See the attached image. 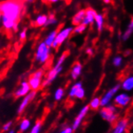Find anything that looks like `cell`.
Returning a JSON list of instances; mask_svg holds the SVG:
<instances>
[{
  "label": "cell",
  "mask_w": 133,
  "mask_h": 133,
  "mask_svg": "<svg viewBox=\"0 0 133 133\" xmlns=\"http://www.w3.org/2000/svg\"><path fill=\"white\" fill-rule=\"evenodd\" d=\"M24 3L20 0H3L0 2L2 27L6 31H17L19 22L24 12Z\"/></svg>",
  "instance_id": "obj_1"
},
{
  "label": "cell",
  "mask_w": 133,
  "mask_h": 133,
  "mask_svg": "<svg viewBox=\"0 0 133 133\" xmlns=\"http://www.w3.org/2000/svg\"><path fill=\"white\" fill-rule=\"evenodd\" d=\"M69 55H70V52L68 51H65L59 56V58L56 59L53 68H50L48 71V72L45 74L42 88L49 87V85L58 77V75L63 71V65H64L66 59H67V57L69 56Z\"/></svg>",
  "instance_id": "obj_2"
},
{
  "label": "cell",
  "mask_w": 133,
  "mask_h": 133,
  "mask_svg": "<svg viewBox=\"0 0 133 133\" xmlns=\"http://www.w3.org/2000/svg\"><path fill=\"white\" fill-rule=\"evenodd\" d=\"M119 109L114 103H111L106 107L99 109L100 117L110 124H114L119 119Z\"/></svg>",
  "instance_id": "obj_3"
},
{
  "label": "cell",
  "mask_w": 133,
  "mask_h": 133,
  "mask_svg": "<svg viewBox=\"0 0 133 133\" xmlns=\"http://www.w3.org/2000/svg\"><path fill=\"white\" fill-rule=\"evenodd\" d=\"M51 47L47 46L44 41L41 42L37 45L35 51V60L41 65L46 64L51 58Z\"/></svg>",
  "instance_id": "obj_4"
},
{
  "label": "cell",
  "mask_w": 133,
  "mask_h": 133,
  "mask_svg": "<svg viewBox=\"0 0 133 133\" xmlns=\"http://www.w3.org/2000/svg\"><path fill=\"white\" fill-rule=\"evenodd\" d=\"M45 76V71L43 68H40L36 70L27 79L32 91H37L40 88H42L43 81Z\"/></svg>",
  "instance_id": "obj_5"
},
{
  "label": "cell",
  "mask_w": 133,
  "mask_h": 133,
  "mask_svg": "<svg viewBox=\"0 0 133 133\" xmlns=\"http://www.w3.org/2000/svg\"><path fill=\"white\" fill-rule=\"evenodd\" d=\"M73 26H66L64 27L62 29H60L55 39V41L53 42L52 45V49L57 50L59 47L65 43V41L68 39V38L73 35Z\"/></svg>",
  "instance_id": "obj_6"
},
{
  "label": "cell",
  "mask_w": 133,
  "mask_h": 133,
  "mask_svg": "<svg viewBox=\"0 0 133 133\" xmlns=\"http://www.w3.org/2000/svg\"><path fill=\"white\" fill-rule=\"evenodd\" d=\"M121 89L120 83L119 84H115L113 87H111L110 89H108L102 96L100 97L101 98V107H106L109 104L112 103L113 99L116 96V94L119 92V90Z\"/></svg>",
  "instance_id": "obj_7"
},
{
  "label": "cell",
  "mask_w": 133,
  "mask_h": 133,
  "mask_svg": "<svg viewBox=\"0 0 133 133\" xmlns=\"http://www.w3.org/2000/svg\"><path fill=\"white\" fill-rule=\"evenodd\" d=\"M131 100L132 98L128 92L122 91L116 94V96L113 99V103L118 108H125L129 106V104L131 103Z\"/></svg>",
  "instance_id": "obj_8"
},
{
  "label": "cell",
  "mask_w": 133,
  "mask_h": 133,
  "mask_svg": "<svg viewBox=\"0 0 133 133\" xmlns=\"http://www.w3.org/2000/svg\"><path fill=\"white\" fill-rule=\"evenodd\" d=\"M90 107L87 104V105H85L83 106L78 111V115L76 116V117L74 118L73 121V123H72V128L74 131H77L80 128L82 122L84 121L85 118L86 117V116L88 115V113L90 111Z\"/></svg>",
  "instance_id": "obj_9"
},
{
  "label": "cell",
  "mask_w": 133,
  "mask_h": 133,
  "mask_svg": "<svg viewBox=\"0 0 133 133\" xmlns=\"http://www.w3.org/2000/svg\"><path fill=\"white\" fill-rule=\"evenodd\" d=\"M130 124L129 119L127 117H123L119 119L115 123H114L112 129L110 133H126Z\"/></svg>",
  "instance_id": "obj_10"
},
{
  "label": "cell",
  "mask_w": 133,
  "mask_h": 133,
  "mask_svg": "<svg viewBox=\"0 0 133 133\" xmlns=\"http://www.w3.org/2000/svg\"><path fill=\"white\" fill-rule=\"evenodd\" d=\"M30 91H32V89L29 83L26 80H23L21 81L20 85H19V87L14 91V96L17 99L23 98L25 96H27Z\"/></svg>",
  "instance_id": "obj_11"
},
{
  "label": "cell",
  "mask_w": 133,
  "mask_h": 133,
  "mask_svg": "<svg viewBox=\"0 0 133 133\" xmlns=\"http://www.w3.org/2000/svg\"><path fill=\"white\" fill-rule=\"evenodd\" d=\"M36 91H30L29 93H28L27 96H25L24 97H23L20 103V105H19L18 107V113L19 114H21L24 111V110L27 108V107L29 105V103L36 98Z\"/></svg>",
  "instance_id": "obj_12"
},
{
  "label": "cell",
  "mask_w": 133,
  "mask_h": 133,
  "mask_svg": "<svg viewBox=\"0 0 133 133\" xmlns=\"http://www.w3.org/2000/svg\"><path fill=\"white\" fill-rule=\"evenodd\" d=\"M82 69H83V66L82 64V63H80L79 61L75 62L72 68L70 69V77L72 80L76 81L80 76L82 73Z\"/></svg>",
  "instance_id": "obj_13"
},
{
  "label": "cell",
  "mask_w": 133,
  "mask_h": 133,
  "mask_svg": "<svg viewBox=\"0 0 133 133\" xmlns=\"http://www.w3.org/2000/svg\"><path fill=\"white\" fill-rule=\"evenodd\" d=\"M97 15V12L95 10H94L91 7H88L85 9V15L84 17V19L82 21V24H85V26H90L94 23V18Z\"/></svg>",
  "instance_id": "obj_14"
},
{
  "label": "cell",
  "mask_w": 133,
  "mask_h": 133,
  "mask_svg": "<svg viewBox=\"0 0 133 133\" xmlns=\"http://www.w3.org/2000/svg\"><path fill=\"white\" fill-rule=\"evenodd\" d=\"M120 87L123 91L128 93L133 91V75H130L123 79L120 83Z\"/></svg>",
  "instance_id": "obj_15"
},
{
  "label": "cell",
  "mask_w": 133,
  "mask_h": 133,
  "mask_svg": "<svg viewBox=\"0 0 133 133\" xmlns=\"http://www.w3.org/2000/svg\"><path fill=\"white\" fill-rule=\"evenodd\" d=\"M85 15V9H81V10L76 12L75 15H73V16L72 17L71 19L72 25L75 26L81 24L84 19Z\"/></svg>",
  "instance_id": "obj_16"
},
{
  "label": "cell",
  "mask_w": 133,
  "mask_h": 133,
  "mask_svg": "<svg viewBox=\"0 0 133 133\" xmlns=\"http://www.w3.org/2000/svg\"><path fill=\"white\" fill-rule=\"evenodd\" d=\"M59 30H60V27H58L57 29H54L52 31H50L48 35H47V36L45 37V39L44 40L45 44L48 46L51 47V48H52V45H53V42L55 41V39H56V35H57Z\"/></svg>",
  "instance_id": "obj_17"
},
{
  "label": "cell",
  "mask_w": 133,
  "mask_h": 133,
  "mask_svg": "<svg viewBox=\"0 0 133 133\" xmlns=\"http://www.w3.org/2000/svg\"><path fill=\"white\" fill-rule=\"evenodd\" d=\"M48 18H49L48 15H45V14L38 15L34 20V24L36 26H38V27L45 26L47 21H48Z\"/></svg>",
  "instance_id": "obj_18"
},
{
  "label": "cell",
  "mask_w": 133,
  "mask_h": 133,
  "mask_svg": "<svg viewBox=\"0 0 133 133\" xmlns=\"http://www.w3.org/2000/svg\"><path fill=\"white\" fill-rule=\"evenodd\" d=\"M82 86H83V84L81 81H77V82L73 83L70 88V90L68 92V98L70 99H75V94H76V92H77L78 89Z\"/></svg>",
  "instance_id": "obj_19"
},
{
  "label": "cell",
  "mask_w": 133,
  "mask_h": 133,
  "mask_svg": "<svg viewBox=\"0 0 133 133\" xmlns=\"http://www.w3.org/2000/svg\"><path fill=\"white\" fill-rule=\"evenodd\" d=\"M132 34H133V16L131 18V20L128 25L127 29L123 33L121 36V39L123 41H127L128 39H129V38L131 36Z\"/></svg>",
  "instance_id": "obj_20"
},
{
  "label": "cell",
  "mask_w": 133,
  "mask_h": 133,
  "mask_svg": "<svg viewBox=\"0 0 133 133\" xmlns=\"http://www.w3.org/2000/svg\"><path fill=\"white\" fill-rule=\"evenodd\" d=\"M89 107L90 109L92 111H98L99 110L101 107V98L99 96H94L93 97L90 102H89Z\"/></svg>",
  "instance_id": "obj_21"
},
{
  "label": "cell",
  "mask_w": 133,
  "mask_h": 133,
  "mask_svg": "<svg viewBox=\"0 0 133 133\" xmlns=\"http://www.w3.org/2000/svg\"><path fill=\"white\" fill-rule=\"evenodd\" d=\"M94 23H95L96 29L100 33L102 31L103 27H104V17L102 14L97 13L95 18H94Z\"/></svg>",
  "instance_id": "obj_22"
},
{
  "label": "cell",
  "mask_w": 133,
  "mask_h": 133,
  "mask_svg": "<svg viewBox=\"0 0 133 133\" xmlns=\"http://www.w3.org/2000/svg\"><path fill=\"white\" fill-rule=\"evenodd\" d=\"M32 128V123L30 119H24L21 120L20 123V125H19V130L20 132H25L28 131Z\"/></svg>",
  "instance_id": "obj_23"
},
{
  "label": "cell",
  "mask_w": 133,
  "mask_h": 133,
  "mask_svg": "<svg viewBox=\"0 0 133 133\" xmlns=\"http://www.w3.org/2000/svg\"><path fill=\"white\" fill-rule=\"evenodd\" d=\"M65 96V91L63 88H56L53 93V99L56 102L61 101Z\"/></svg>",
  "instance_id": "obj_24"
},
{
  "label": "cell",
  "mask_w": 133,
  "mask_h": 133,
  "mask_svg": "<svg viewBox=\"0 0 133 133\" xmlns=\"http://www.w3.org/2000/svg\"><path fill=\"white\" fill-rule=\"evenodd\" d=\"M42 126H43V123H42L41 120L36 121L32 126V128H30V131L28 133H41V129H42Z\"/></svg>",
  "instance_id": "obj_25"
},
{
  "label": "cell",
  "mask_w": 133,
  "mask_h": 133,
  "mask_svg": "<svg viewBox=\"0 0 133 133\" xmlns=\"http://www.w3.org/2000/svg\"><path fill=\"white\" fill-rule=\"evenodd\" d=\"M87 29V26L85 24H79L78 26H73V35H82L83 34Z\"/></svg>",
  "instance_id": "obj_26"
},
{
  "label": "cell",
  "mask_w": 133,
  "mask_h": 133,
  "mask_svg": "<svg viewBox=\"0 0 133 133\" xmlns=\"http://www.w3.org/2000/svg\"><path fill=\"white\" fill-rule=\"evenodd\" d=\"M85 95H86V92H85V88L82 87L79 88L75 94V99H84L85 98Z\"/></svg>",
  "instance_id": "obj_27"
},
{
  "label": "cell",
  "mask_w": 133,
  "mask_h": 133,
  "mask_svg": "<svg viewBox=\"0 0 133 133\" xmlns=\"http://www.w3.org/2000/svg\"><path fill=\"white\" fill-rule=\"evenodd\" d=\"M123 59L121 55H116L112 59V64L115 68H120L123 64Z\"/></svg>",
  "instance_id": "obj_28"
},
{
  "label": "cell",
  "mask_w": 133,
  "mask_h": 133,
  "mask_svg": "<svg viewBox=\"0 0 133 133\" xmlns=\"http://www.w3.org/2000/svg\"><path fill=\"white\" fill-rule=\"evenodd\" d=\"M57 23V19L55 16L54 14H50L49 15V18H48V21H47V23L45 25V26H53L56 25Z\"/></svg>",
  "instance_id": "obj_29"
},
{
  "label": "cell",
  "mask_w": 133,
  "mask_h": 133,
  "mask_svg": "<svg viewBox=\"0 0 133 133\" xmlns=\"http://www.w3.org/2000/svg\"><path fill=\"white\" fill-rule=\"evenodd\" d=\"M27 28H23V29L20 31L19 34V38L21 41H24L27 39Z\"/></svg>",
  "instance_id": "obj_30"
},
{
  "label": "cell",
  "mask_w": 133,
  "mask_h": 133,
  "mask_svg": "<svg viewBox=\"0 0 133 133\" xmlns=\"http://www.w3.org/2000/svg\"><path fill=\"white\" fill-rule=\"evenodd\" d=\"M74 130L73 129L71 125H67L65 126L64 128H62L61 130H60V131L58 133H73Z\"/></svg>",
  "instance_id": "obj_31"
},
{
  "label": "cell",
  "mask_w": 133,
  "mask_h": 133,
  "mask_svg": "<svg viewBox=\"0 0 133 133\" xmlns=\"http://www.w3.org/2000/svg\"><path fill=\"white\" fill-rule=\"evenodd\" d=\"M12 126V121H8L6 123H4L3 128H2V130L3 131H9L11 130V128Z\"/></svg>",
  "instance_id": "obj_32"
},
{
  "label": "cell",
  "mask_w": 133,
  "mask_h": 133,
  "mask_svg": "<svg viewBox=\"0 0 133 133\" xmlns=\"http://www.w3.org/2000/svg\"><path fill=\"white\" fill-rule=\"evenodd\" d=\"M85 53H86L89 56H93L94 51L92 47H88V48H86V50H85Z\"/></svg>",
  "instance_id": "obj_33"
},
{
  "label": "cell",
  "mask_w": 133,
  "mask_h": 133,
  "mask_svg": "<svg viewBox=\"0 0 133 133\" xmlns=\"http://www.w3.org/2000/svg\"><path fill=\"white\" fill-rule=\"evenodd\" d=\"M43 1L48 4H54V3H58L61 0H43Z\"/></svg>",
  "instance_id": "obj_34"
},
{
  "label": "cell",
  "mask_w": 133,
  "mask_h": 133,
  "mask_svg": "<svg viewBox=\"0 0 133 133\" xmlns=\"http://www.w3.org/2000/svg\"><path fill=\"white\" fill-rule=\"evenodd\" d=\"M20 1L22 2V3H32L34 0H20Z\"/></svg>",
  "instance_id": "obj_35"
},
{
  "label": "cell",
  "mask_w": 133,
  "mask_h": 133,
  "mask_svg": "<svg viewBox=\"0 0 133 133\" xmlns=\"http://www.w3.org/2000/svg\"><path fill=\"white\" fill-rule=\"evenodd\" d=\"M102 2L106 4H110V3H111L112 0H102Z\"/></svg>",
  "instance_id": "obj_36"
},
{
  "label": "cell",
  "mask_w": 133,
  "mask_h": 133,
  "mask_svg": "<svg viewBox=\"0 0 133 133\" xmlns=\"http://www.w3.org/2000/svg\"><path fill=\"white\" fill-rule=\"evenodd\" d=\"M2 17H3V15H2V13L0 12V24H1V23H2Z\"/></svg>",
  "instance_id": "obj_37"
},
{
  "label": "cell",
  "mask_w": 133,
  "mask_h": 133,
  "mask_svg": "<svg viewBox=\"0 0 133 133\" xmlns=\"http://www.w3.org/2000/svg\"><path fill=\"white\" fill-rule=\"evenodd\" d=\"M0 78H1V75H0Z\"/></svg>",
  "instance_id": "obj_38"
}]
</instances>
